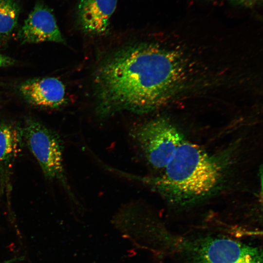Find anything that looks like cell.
I'll list each match as a JSON object with an SVG mask.
<instances>
[{"label": "cell", "mask_w": 263, "mask_h": 263, "mask_svg": "<svg viewBox=\"0 0 263 263\" xmlns=\"http://www.w3.org/2000/svg\"><path fill=\"white\" fill-rule=\"evenodd\" d=\"M182 74L173 53L152 43L126 46L108 57L96 72L99 111H151L166 101Z\"/></svg>", "instance_id": "6da1fadb"}, {"label": "cell", "mask_w": 263, "mask_h": 263, "mask_svg": "<svg viewBox=\"0 0 263 263\" xmlns=\"http://www.w3.org/2000/svg\"><path fill=\"white\" fill-rule=\"evenodd\" d=\"M224 166L219 157L185 139L161 174L133 177L149 185L169 203L186 206L217 189L224 177Z\"/></svg>", "instance_id": "7a4b0ae2"}, {"label": "cell", "mask_w": 263, "mask_h": 263, "mask_svg": "<svg viewBox=\"0 0 263 263\" xmlns=\"http://www.w3.org/2000/svg\"><path fill=\"white\" fill-rule=\"evenodd\" d=\"M173 251L184 263H263L260 248L224 236L177 237L168 231L164 252Z\"/></svg>", "instance_id": "3957f363"}, {"label": "cell", "mask_w": 263, "mask_h": 263, "mask_svg": "<svg viewBox=\"0 0 263 263\" xmlns=\"http://www.w3.org/2000/svg\"><path fill=\"white\" fill-rule=\"evenodd\" d=\"M21 129L23 139L37 160L44 177L58 181L70 191L63 164L62 147L58 135L30 117L25 120Z\"/></svg>", "instance_id": "277c9868"}, {"label": "cell", "mask_w": 263, "mask_h": 263, "mask_svg": "<svg viewBox=\"0 0 263 263\" xmlns=\"http://www.w3.org/2000/svg\"><path fill=\"white\" fill-rule=\"evenodd\" d=\"M131 135L149 164L155 169L162 170L185 139L173 124L162 118L137 126Z\"/></svg>", "instance_id": "5b68a950"}, {"label": "cell", "mask_w": 263, "mask_h": 263, "mask_svg": "<svg viewBox=\"0 0 263 263\" xmlns=\"http://www.w3.org/2000/svg\"><path fill=\"white\" fill-rule=\"evenodd\" d=\"M18 38L23 43L65 42L54 15L41 4H37L30 12L19 32Z\"/></svg>", "instance_id": "8992f818"}, {"label": "cell", "mask_w": 263, "mask_h": 263, "mask_svg": "<svg viewBox=\"0 0 263 263\" xmlns=\"http://www.w3.org/2000/svg\"><path fill=\"white\" fill-rule=\"evenodd\" d=\"M19 91L24 99L35 106L56 109L66 102L65 88L56 77L29 79L22 82Z\"/></svg>", "instance_id": "52a82bcc"}, {"label": "cell", "mask_w": 263, "mask_h": 263, "mask_svg": "<svg viewBox=\"0 0 263 263\" xmlns=\"http://www.w3.org/2000/svg\"><path fill=\"white\" fill-rule=\"evenodd\" d=\"M117 3V0H79L76 16L82 29L92 35L106 34Z\"/></svg>", "instance_id": "ba28073f"}, {"label": "cell", "mask_w": 263, "mask_h": 263, "mask_svg": "<svg viewBox=\"0 0 263 263\" xmlns=\"http://www.w3.org/2000/svg\"><path fill=\"white\" fill-rule=\"evenodd\" d=\"M21 127L0 122V183L2 191L7 187L11 168L23 141Z\"/></svg>", "instance_id": "9c48e42d"}, {"label": "cell", "mask_w": 263, "mask_h": 263, "mask_svg": "<svg viewBox=\"0 0 263 263\" xmlns=\"http://www.w3.org/2000/svg\"><path fill=\"white\" fill-rule=\"evenodd\" d=\"M19 7L15 0H0V38L9 36L17 26Z\"/></svg>", "instance_id": "30bf717a"}, {"label": "cell", "mask_w": 263, "mask_h": 263, "mask_svg": "<svg viewBox=\"0 0 263 263\" xmlns=\"http://www.w3.org/2000/svg\"><path fill=\"white\" fill-rule=\"evenodd\" d=\"M14 62L13 59L0 53V67H7L13 65Z\"/></svg>", "instance_id": "8fae6325"}, {"label": "cell", "mask_w": 263, "mask_h": 263, "mask_svg": "<svg viewBox=\"0 0 263 263\" xmlns=\"http://www.w3.org/2000/svg\"><path fill=\"white\" fill-rule=\"evenodd\" d=\"M232 2H235L239 4H241L244 5H251L255 4L258 2H259L260 0H228Z\"/></svg>", "instance_id": "7c38bea8"}, {"label": "cell", "mask_w": 263, "mask_h": 263, "mask_svg": "<svg viewBox=\"0 0 263 263\" xmlns=\"http://www.w3.org/2000/svg\"><path fill=\"white\" fill-rule=\"evenodd\" d=\"M24 258L22 256L14 257L6 260L0 261V263H16L23 261Z\"/></svg>", "instance_id": "4fadbf2b"}]
</instances>
